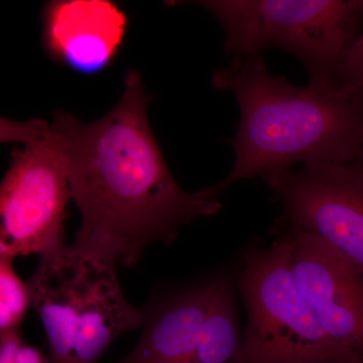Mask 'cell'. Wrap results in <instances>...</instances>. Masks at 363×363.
<instances>
[{
  "mask_svg": "<svg viewBox=\"0 0 363 363\" xmlns=\"http://www.w3.org/2000/svg\"><path fill=\"white\" fill-rule=\"evenodd\" d=\"M262 181L283 210L279 225L316 235L363 264L362 169L309 162Z\"/></svg>",
  "mask_w": 363,
  "mask_h": 363,
  "instance_id": "obj_7",
  "label": "cell"
},
{
  "mask_svg": "<svg viewBox=\"0 0 363 363\" xmlns=\"http://www.w3.org/2000/svg\"><path fill=\"white\" fill-rule=\"evenodd\" d=\"M336 86L363 97V30L339 67Z\"/></svg>",
  "mask_w": 363,
  "mask_h": 363,
  "instance_id": "obj_12",
  "label": "cell"
},
{
  "mask_svg": "<svg viewBox=\"0 0 363 363\" xmlns=\"http://www.w3.org/2000/svg\"><path fill=\"white\" fill-rule=\"evenodd\" d=\"M150 99L130 70L123 96L98 121L55 111L51 125L82 218L72 252L133 267L150 245L172 242L182 227L220 211L214 185L189 192L172 175L147 118Z\"/></svg>",
  "mask_w": 363,
  "mask_h": 363,
  "instance_id": "obj_1",
  "label": "cell"
},
{
  "mask_svg": "<svg viewBox=\"0 0 363 363\" xmlns=\"http://www.w3.org/2000/svg\"><path fill=\"white\" fill-rule=\"evenodd\" d=\"M286 233L298 285L339 360L363 363V264L316 235Z\"/></svg>",
  "mask_w": 363,
  "mask_h": 363,
  "instance_id": "obj_8",
  "label": "cell"
},
{
  "mask_svg": "<svg viewBox=\"0 0 363 363\" xmlns=\"http://www.w3.org/2000/svg\"><path fill=\"white\" fill-rule=\"evenodd\" d=\"M30 307L28 284L16 274L13 259L0 257V334L20 330Z\"/></svg>",
  "mask_w": 363,
  "mask_h": 363,
  "instance_id": "obj_11",
  "label": "cell"
},
{
  "mask_svg": "<svg viewBox=\"0 0 363 363\" xmlns=\"http://www.w3.org/2000/svg\"><path fill=\"white\" fill-rule=\"evenodd\" d=\"M116 267L68 247L40 257L28 284L50 363H97L114 339L143 326L145 314L124 296Z\"/></svg>",
  "mask_w": 363,
  "mask_h": 363,
  "instance_id": "obj_4",
  "label": "cell"
},
{
  "mask_svg": "<svg viewBox=\"0 0 363 363\" xmlns=\"http://www.w3.org/2000/svg\"><path fill=\"white\" fill-rule=\"evenodd\" d=\"M212 85L233 93L240 109L233 168L214 185L220 194L236 182L264 180L298 162L350 164L362 147L363 97L355 93L293 84L269 73L262 57L217 69Z\"/></svg>",
  "mask_w": 363,
  "mask_h": 363,
  "instance_id": "obj_2",
  "label": "cell"
},
{
  "mask_svg": "<svg viewBox=\"0 0 363 363\" xmlns=\"http://www.w3.org/2000/svg\"><path fill=\"white\" fill-rule=\"evenodd\" d=\"M350 164H352V166L357 167L358 169H362L363 171V145L359 152H358L357 157H355L354 160L350 162Z\"/></svg>",
  "mask_w": 363,
  "mask_h": 363,
  "instance_id": "obj_14",
  "label": "cell"
},
{
  "mask_svg": "<svg viewBox=\"0 0 363 363\" xmlns=\"http://www.w3.org/2000/svg\"><path fill=\"white\" fill-rule=\"evenodd\" d=\"M2 143H21L0 187V257H49L62 252L72 199L63 150L51 123L2 118Z\"/></svg>",
  "mask_w": 363,
  "mask_h": 363,
  "instance_id": "obj_5",
  "label": "cell"
},
{
  "mask_svg": "<svg viewBox=\"0 0 363 363\" xmlns=\"http://www.w3.org/2000/svg\"><path fill=\"white\" fill-rule=\"evenodd\" d=\"M224 33L231 61L262 57L269 49L293 55L309 84L337 87L339 67L363 23V0H203Z\"/></svg>",
  "mask_w": 363,
  "mask_h": 363,
  "instance_id": "obj_3",
  "label": "cell"
},
{
  "mask_svg": "<svg viewBox=\"0 0 363 363\" xmlns=\"http://www.w3.org/2000/svg\"><path fill=\"white\" fill-rule=\"evenodd\" d=\"M327 363H345L342 362H327Z\"/></svg>",
  "mask_w": 363,
  "mask_h": 363,
  "instance_id": "obj_15",
  "label": "cell"
},
{
  "mask_svg": "<svg viewBox=\"0 0 363 363\" xmlns=\"http://www.w3.org/2000/svg\"><path fill=\"white\" fill-rule=\"evenodd\" d=\"M236 283L247 311V363L340 362L298 285L286 231L267 247L245 250Z\"/></svg>",
  "mask_w": 363,
  "mask_h": 363,
  "instance_id": "obj_6",
  "label": "cell"
},
{
  "mask_svg": "<svg viewBox=\"0 0 363 363\" xmlns=\"http://www.w3.org/2000/svg\"><path fill=\"white\" fill-rule=\"evenodd\" d=\"M231 279L230 272H215L157 296L143 310L135 347L112 363H192L205 320Z\"/></svg>",
  "mask_w": 363,
  "mask_h": 363,
  "instance_id": "obj_9",
  "label": "cell"
},
{
  "mask_svg": "<svg viewBox=\"0 0 363 363\" xmlns=\"http://www.w3.org/2000/svg\"><path fill=\"white\" fill-rule=\"evenodd\" d=\"M0 363H50L49 357L28 345L21 331L0 334Z\"/></svg>",
  "mask_w": 363,
  "mask_h": 363,
  "instance_id": "obj_13",
  "label": "cell"
},
{
  "mask_svg": "<svg viewBox=\"0 0 363 363\" xmlns=\"http://www.w3.org/2000/svg\"><path fill=\"white\" fill-rule=\"evenodd\" d=\"M128 25L123 9L109 0H54L43 13V40L55 61L94 75L116 59Z\"/></svg>",
  "mask_w": 363,
  "mask_h": 363,
  "instance_id": "obj_10",
  "label": "cell"
}]
</instances>
